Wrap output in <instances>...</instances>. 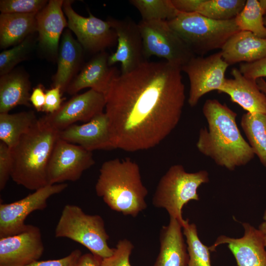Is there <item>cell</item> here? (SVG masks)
Returning a JSON list of instances; mask_svg holds the SVG:
<instances>
[{"label": "cell", "instance_id": "1", "mask_svg": "<svg viewBox=\"0 0 266 266\" xmlns=\"http://www.w3.org/2000/svg\"><path fill=\"white\" fill-rule=\"evenodd\" d=\"M181 67L146 61L119 73L105 95L114 149L134 152L155 147L178 124L185 101Z\"/></svg>", "mask_w": 266, "mask_h": 266}, {"label": "cell", "instance_id": "2", "mask_svg": "<svg viewBox=\"0 0 266 266\" xmlns=\"http://www.w3.org/2000/svg\"><path fill=\"white\" fill-rule=\"evenodd\" d=\"M202 113L208 127L199 131L196 146L200 153L230 170L253 160L255 155L239 130L236 112L217 100L208 99Z\"/></svg>", "mask_w": 266, "mask_h": 266}, {"label": "cell", "instance_id": "3", "mask_svg": "<svg viewBox=\"0 0 266 266\" xmlns=\"http://www.w3.org/2000/svg\"><path fill=\"white\" fill-rule=\"evenodd\" d=\"M97 196L112 210L136 217L147 208L148 190L138 164L129 158L104 162L95 185Z\"/></svg>", "mask_w": 266, "mask_h": 266}, {"label": "cell", "instance_id": "4", "mask_svg": "<svg viewBox=\"0 0 266 266\" xmlns=\"http://www.w3.org/2000/svg\"><path fill=\"white\" fill-rule=\"evenodd\" d=\"M59 131L41 118L10 148L12 167L10 177L18 185L35 191L48 185L47 169Z\"/></svg>", "mask_w": 266, "mask_h": 266}, {"label": "cell", "instance_id": "5", "mask_svg": "<svg viewBox=\"0 0 266 266\" xmlns=\"http://www.w3.org/2000/svg\"><path fill=\"white\" fill-rule=\"evenodd\" d=\"M167 22L194 55L200 56L221 49L233 35L240 31L235 18L215 20L196 12L179 11L175 17Z\"/></svg>", "mask_w": 266, "mask_h": 266}, {"label": "cell", "instance_id": "6", "mask_svg": "<svg viewBox=\"0 0 266 266\" xmlns=\"http://www.w3.org/2000/svg\"><path fill=\"white\" fill-rule=\"evenodd\" d=\"M209 180V173L205 170L188 172L182 165H173L160 179L153 204L165 209L169 218L177 220L183 228L186 221L182 217L183 206L191 200H200L198 190Z\"/></svg>", "mask_w": 266, "mask_h": 266}, {"label": "cell", "instance_id": "7", "mask_svg": "<svg viewBox=\"0 0 266 266\" xmlns=\"http://www.w3.org/2000/svg\"><path fill=\"white\" fill-rule=\"evenodd\" d=\"M55 236L74 241L102 259L110 257L114 251V248L108 246L109 235L101 216L87 214L75 204H67L64 207Z\"/></svg>", "mask_w": 266, "mask_h": 266}, {"label": "cell", "instance_id": "8", "mask_svg": "<svg viewBox=\"0 0 266 266\" xmlns=\"http://www.w3.org/2000/svg\"><path fill=\"white\" fill-rule=\"evenodd\" d=\"M138 25L145 60L156 56L181 67L196 56L167 21L141 20Z\"/></svg>", "mask_w": 266, "mask_h": 266}, {"label": "cell", "instance_id": "9", "mask_svg": "<svg viewBox=\"0 0 266 266\" xmlns=\"http://www.w3.org/2000/svg\"><path fill=\"white\" fill-rule=\"evenodd\" d=\"M229 66L220 51L206 57L195 56L181 66L190 81L188 102L190 106L197 105L206 94L220 89L226 79Z\"/></svg>", "mask_w": 266, "mask_h": 266}, {"label": "cell", "instance_id": "10", "mask_svg": "<svg viewBox=\"0 0 266 266\" xmlns=\"http://www.w3.org/2000/svg\"><path fill=\"white\" fill-rule=\"evenodd\" d=\"M67 184H48L25 198L9 203L0 204V237L11 236L24 231L25 221L34 211L42 210L51 196L65 190Z\"/></svg>", "mask_w": 266, "mask_h": 266}, {"label": "cell", "instance_id": "11", "mask_svg": "<svg viewBox=\"0 0 266 266\" xmlns=\"http://www.w3.org/2000/svg\"><path fill=\"white\" fill-rule=\"evenodd\" d=\"M95 163L92 152L59 138L48 164V184L76 181Z\"/></svg>", "mask_w": 266, "mask_h": 266}, {"label": "cell", "instance_id": "12", "mask_svg": "<svg viewBox=\"0 0 266 266\" xmlns=\"http://www.w3.org/2000/svg\"><path fill=\"white\" fill-rule=\"evenodd\" d=\"M72 0H64L63 9L67 19V27L86 50L92 53L104 51L117 42L115 31L108 21H103L89 12L88 17L76 13L71 6Z\"/></svg>", "mask_w": 266, "mask_h": 266}, {"label": "cell", "instance_id": "13", "mask_svg": "<svg viewBox=\"0 0 266 266\" xmlns=\"http://www.w3.org/2000/svg\"><path fill=\"white\" fill-rule=\"evenodd\" d=\"M105 104V95L90 89L74 96L54 113L46 114L41 118L50 127L60 131L78 121H90L103 113Z\"/></svg>", "mask_w": 266, "mask_h": 266}, {"label": "cell", "instance_id": "14", "mask_svg": "<svg viewBox=\"0 0 266 266\" xmlns=\"http://www.w3.org/2000/svg\"><path fill=\"white\" fill-rule=\"evenodd\" d=\"M107 21L117 36L116 51L109 55V66L121 63V73L129 72L146 60L143 55V42L138 24L130 18L118 20L109 18Z\"/></svg>", "mask_w": 266, "mask_h": 266}, {"label": "cell", "instance_id": "15", "mask_svg": "<svg viewBox=\"0 0 266 266\" xmlns=\"http://www.w3.org/2000/svg\"><path fill=\"white\" fill-rule=\"evenodd\" d=\"M44 249L40 230L28 225L19 233L0 237V266H27L38 261Z\"/></svg>", "mask_w": 266, "mask_h": 266}, {"label": "cell", "instance_id": "16", "mask_svg": "<svg viewBox=\"0 0 266 266\" xmlns=\"http://www.w3.org/2000/svg\"><path fill=\"white\" fill-rule=\"evenodd\" d=\"M244 234L240 238L220 235L210 246L215 251L220 245L226 244L237 266H266V248L262 233L248 223L242 224Z\"/></svg>", "mask_w": 266, "mask_h": 266}, {"label": "cell", "instance_id": "17", "mask_svg": "<svg viewBox=\"0 0 266 266\" xmlns=\"http://www.w3.org/2000/svg\"><path fill=\"white\" fill-rule=\"evenodd\" d=\"M59 138L77 144L91 152L114 149L111 140L108 119L105 112L85 124H73L59 131Z\"/></svg>", "mask_w": 266, "mask_h": 266}, {"label": "cell", "instance_id": "18", "mask_svg": "<svg viewBox=\"0 0 266 266\" xmlns=\"http://www.w3.org/2000/svg\"><path fill=\"white\" fill-rule=\"evenodd\" d=\"M109 56L105 51L97 54L73 79L66 92L75 95L83 89L90 88L105 95L112 79L120 73L116 67L109 66Z\"/></svg>", "mask_w": 266, "mask_h": 266}, {"label": "cell", "instance_id": "19", "mask_svg": "<svg viewBox=\"0 0 266 266\" xmlns=\"http://www.w3.org/2000/svg\"><path fill=\"white\" fill-rule=\"evenodd\" d=\"M231 74L233 78H226L218 92L228 95L247 112L266 114V96L256 81L246 77L237 68H233Z\"/></svg>", "mask_w": 266, "mask_h": 266}, {"label": "cell", "instance_id": "20", "mask_svg": "<svg viewBox=\"0 0 266 266\" xmlns=\"http://www.w3.org/2000/svg\"><path fill=\"white\" fill-rule=\"evenodd\" d=\"M64 0H50L36 15L37 32L41 46L53 56L57 54L64 29L67 27L63 9Z\"/></svg>", "mask_w": 266, "mask_h": 266}, {"label": "cell", "instance_id": "21", "mask_svg": "<svg viewBox=\"0 0 266 266\" xmlns=\"http://www.w3.org/2000/svg\"><path fill=\"white\" fill-rule=\"evenodd\" d=\"M181 223L170 218L160 234V251L153 266H188L189 255Z\"/></svg>", "mask_w": 266, "mask_h": 266}, {"label": "cell", "instance_id": "22", "mask_svg": "<svg viewBox=\"0 0 266 266\" xmlns=\"http://www.w3.org/2000/svg\"><path fill=\"white\" fill-rule=\"evenodd\" d=\"M220 52L229 66L238 63H252L266 56V38L250 32L240 31L226 41Z\"/></svg>", "mask_w": 266, "mask_h": 266}, {"label": "cell", "instance_id": "23", "mask_svg": "<svg viewBox=\"0 0 266 266\" xmlns=\"http://www.w3.org/2000/svg\"><path fill=\"white\" fill-rule=\"evenodd\" d=\"M83 57V47L66 29L62 34L59 48L57 69L52 77L53 87H58L62 93L74 78Z\"/></svg>", "mask_w": 266, "mask_h": 266}, {"label": "cell", "instance_id": "24", "mask_svg": "<svg viewBox=\"0 0 266 266\" xmlns=\"http://www.w3.org/2000/svg\"><path fill=\"white\" fill-rule=\"evenodd\" d=\"M31 84L29 77L12 70L0 77V113H8L18 105H31Z\"/></svg>", "mask_w": 266, "mask_h": 266}, {"label": "cell", "instance_id": "25", "mask_svg": "<svg viewBox=\"0 0 266 266\" xmlns=\"http://www.w3.org/2000/svg\"><path fill=\"white\" fill-rule=\"evenodd\" d=\"M36 14L1 13L0 48L15 46L37 32Z\"/></svg>", "mask_w": 266, "mask_h": 266}, {"label": "cell", "instance_id": "26", "mask_svg": "<svg viewBox=\"0 0 266 266\" xmlns=\"http://www.w3.org/2000/svg\"><path fill=\"white\" fill-rule=\"evenodd\" d=\"M37 119L33 111L0 113V140L10 148L14 146Z\"/></svg>", "mask_w": 266, "mask_h": 266}, {"label": "cell", "instance_id": "27", "mask_svg": "<svg viewBox=\"0 0 266 266\" xmlns=\"http://www.w3.org/2000/svg\"><path fill=\"white\" fill-rule=\"evenodd\" d=\"M240 124L255 155L266 167V114L247 112Z\"/></svg>", "mask_w": 266, "mask_h": 266}, {"label": "cell", "instance_id": "28", "mask_svg": "<svg viewBox=\"0 0 266 266\" xmlns=\"http://www.w3.org/2000/svg\"><path fill=\"white\" fill-rule=\"evenodd\" d=\"M245 2V0H199L196 12L213 20H229L237 15Z\"/></svg>", "mask_w": 266, "mask_h": 266}, {"label": "cell", "instance_id": "29", "mask_svg": "<svg viewBox=\"0 0 266 266\" xmlns=\"http://www.w3.org/2000/svg\"><path fill=\"white\" fill-rule=\"evenodd\" d=\"M189 255L188 266H211L210 248L200 239L196 225L188 220L183 226Z\"/></svg>", "mask_w": 266, "mask_h": 266}, {"label": "cell", "instance_id": "30", "mask_svg": "<svg viewBox=\"0 0 266 266\" xmlns=\"http://www.w3.org/2000/svg\"><path fill=\"white\" fill-rule=\"evenodd\" d=\"M264 16L259 0H247L235 20L240 31L250 32L259 37L266 38Z\"/></svg>", "mask_w": 266, "mask_h": 266}, {"label": "cell", "instance_id": "31", "mask_svg": "<svg viewBox=\"0 0 266 266\" xmlns=\"http://www.w3.org/2000/svg\"><path fill=\"white\" fill-rule=\"evenodd\" d=\"M129 2L137 8L143 20L169 21L179 12L171 0H131Z\"/></svg>", "mask_w": 266, "mask_h": 266}, {"label": "cell", "instance_id": "32", "mask_svg": "<svg viewBox=\"0 0 266 266\" xmlns=\"http://www.w3.org/2000/svg\"><path fill=\"white\" fill-rule=\"evenodd\" d=\"M33 43L31 35L18 44L0 53V76L10 72L18 64L26 59L32 48Z\"/></svg>", "mask_w": 266, "mask_h": 266}, {"label": "cell", "instance_id": "33", "mask_svg": "<svg viewBox=\"0 0 266 266\" xmlns=\"http://www.w3.org/2000/svg\"><path fill=\"white\" fill-rule=\"evenodd\" d=\"M48 1L45 0H1V13H37Z\"/></svg>", "mask_w": 266, "mask_h": 266}, {"label": "cell", "instance_id": "34", "mask_svg": "<svg viewBox=\"0 0 266 266\" xmlns=\"http://www.w3.org/2000/svg\"><path fill=\"white\" fill-rule=\"evenodd\" d=\"M133 248V244L129 240H120L114 248L113 254L101 259L100 266H132L130 257Z\"/></svg>", "mask_w": 266, "mask_h": 266}, {"label": "cell", "instance_id": "35", "mask_svg": "<svg viewBox=\"0 0 266 266\" xmlns=\"http://www.w3.org/2000/svg\"><path fill=\"white\" fill-rule=\"evenodd\" d=\"M12 161L10 148L0 141V190H2L11 176Z\"/></svg>", "mask_w": 266, "mask_h": 266}, {"label": "cell", "instance_id": "36", "mask_svg": "<svg viewBox=\"0 0 266 266\" xmlns=\"http://www.w3.org/2000/svg\"><path fill=\"white\" fill-rule=\"evenodd\" d=\"M239 70L246 77L256 81L266 77V56L252 63H242Z\"/></svg>", "mask_w": 266, "mask_h": 266}, {"label": "cell", "instance_id": "37", "mask_svg": "<svg viewBox=\"0 0 266 266\" xmlns=\"http://www.w3.org/2000/svg\"><path fill=\"white\" fill-rule=\"evenodd\" d=\"M82 255L80 250L75 249L64 258L56 260L37 261L27 266H77Z\"/></svg>", "mask_w": 266, "mask_h": 266}, {"label": "cell", "instance_id": "38", "mask_svg": "<svg viewBox=\"0 0 266 266\" xmlns=\"http://www.w3.org/2000/svg\"><path fill=\"white\" fill-rule=\"evenodd\" d=\"M62 91L58 87H53L46 92L45 102L42 111L52 114L58 110L62 105Z\"/></svg>", "mask_w": 266, "mask_h": 266}, {"label": "cell", "instance_id": "39", "mask_svg": "<svg viewBox=\"0 0 266 266\" xmlns=\"http://www.w3.org/2000/svg\"><path fill=\"white\" fill-rule=\"evenodd\" d=\"M46 93L42 85H38L33 89L30 97V102L38 111H42L45 102Z\"/></svg>", "mask_w": 266, "mask_h": 266}, {"label": "cell", "instance_id": "40", "mask_svg": "<svg viewBox=\"0 0 266 266\" xmlns=\"http://www.w3.org/2000/svg\"><path fill=\"white\" fill-rule=\"evenodd\" d=\"M102 258L91 253L82 254L77 266H100Z\"/></svg>", "mask_w": 266, "mask_h": 266}, {"label": "cell", "instance_id": "41", "mask_svg": "<svg viewBox=\"0 0 266 266\" xmlns=\"http://www.w3.org/2000/svg\"><path fill=\"white\" fill-rule=\"evenodd\" d=\"M263 219V221L259 225L258 229L259 230V231L262 234L264 241V244L266 248V209L264 212Z\"/></svg>", "mask_w": 266, "mask_h": 266}, {"label": "cell", "instance_id": "42", "mask_svg": "<svg viewBox=\"0 0 266 266\" xmlns=\"http://www.w3.org/2000/svg\"><path fill=\"white\" fill-rule=\"evenodd\" d=\"M256 82L260 90L266 96V80L263 78H260L258 79Z\"/></svg>", "mask_w": 266, "mask_h": 266}, {"label": "cell", "instance_id": "43", "mask_svg": "<svg viewBox=\"0 0 266 266\" xmlns=\"http://www.w3.org/2000/svg\"><path fill=\"white\" fill-rule=\"evenodd\" d=\"M259 4L264 15L266 14V0H259Z\"/></svg>", "mask_w": 266, "mask_h": 266}, {"label": "cell", "instance_id": "44", "mask_svg": "<svg viewBox=\"0 0 266 266\" xmlns=\"http://www.w3.org/2000/svg\"><path fill=\"white\" fill-rule=\"evenodd\" d=\"M264 21L265 26L266 27V14L264 16Z\"/></svg>", "mask_w": 266, "mask_h": 266}]
</instances>
